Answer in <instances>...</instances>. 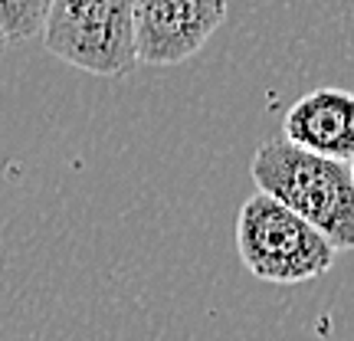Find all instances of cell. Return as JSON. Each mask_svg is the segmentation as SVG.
<instances>
[{
    "mask_svg": "<svg viewBox=\"0 0 354 341\" xmlns=\"http://www.w3.org/2000/svg\"><path fill=\"white\" fill-rule=\"evenodd\" d=\"M250 174L259 190L322 230L338 253L354 250V171L348 161L322 158L276 138L256 148Z\"/></svg>",
    "mask_w": 354,
    "mask_h": 341,
    "instance_id": "6da1fadb",
    "label": "cell"
},
{
    "mask_svg": "<svg viewBox=\"0 0 354 341\" xmlns=\"http://www.w3.org/2000/svg\"><path fill=\"white\" fill-rule=\"evenodd\" d=\"M236 250L243 266L263 282L299 286L325 276L338 250L292 207L256 190L236 216Z\"/></svg>",
    "mask_w": 354,
    "mask_h": 341,
    "instance_id": "7a4b0ae2",
    "label": "cell"
},
{
    "mask_svg": "<svg viewBox=\"0 0 354 341\" xmlns=\"http://www.w3.org/2000/svg\"><path fill=\"white\" fill-rule=\"evenodd\" d=\"M43 46L88 76L118 79L138 66L135 0H50Z\"/></svg>",
    "mask_w": 354,
    "mask_h": 341,
    "instance_id": "3957f363",
    "label": "cell"
},
{
    "mask_svg": "<svg viewBox=\"0 0 354 341\" xmlns=\"http://www.w3.org/2000/svg\"><path fill=\"white\" fill-rule=\"evenodd\" d=\"M230 0H135L138 63L177 66L223 26Z\"/></svg>",
    "mask_w": 354,
    "mask_h": 341,
    "instance_id": "277c9868",
    "label": "cell"
},
{
    "mask_svg": "<svg viewBox=\"0 0 354 341\" xmlns=\"http://www.w3.org/2000/svg\"><path fill=\"white\" fill-rule=\"evenodd\" d=\"M282 138L335 161H354V95L344 89H315L286 115Z\"/></svg>",
    "mask_w": 354,
    "mask_h": 341,
    "instance_id": "5b68a950",
    "label": "cell"
},
{
    "mask_svg": "<svg viewBox=\"0 0 354 341\" xmlns=\"http://www.w3.org/2000/svg\"><path fill=\"white\" fill-rule=\"evenodd\" d=\"M50 0H0V43L30 39L43 30Z\"/></svg>",
    "mask_w": 354,
    "mask_h": 341,
    "instance_id": "8992f818",
    "label": "cell"
},
{
    "mask_svg": "<svg viewBox=\"0 0 354 341\" xmlns=\"http://www.w3.org/2000/svg\"><path fill=\"white\" fill-rule=\"evenodd\" d=\"M351 171H354V161H351Z\"/></svg>",
    "mask_w": 354,
    "mask_h": 341,
    "instance_id": "52a82bcc",
    "label": "cell"
}]
</instances>
